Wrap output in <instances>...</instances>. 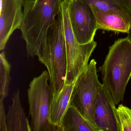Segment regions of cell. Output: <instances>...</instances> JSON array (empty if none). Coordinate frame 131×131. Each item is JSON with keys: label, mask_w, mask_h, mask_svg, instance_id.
I'll use <instances>...</instances> for the list:
<instances>
[{"label": "cell", "mask_w": 131, "mask_h": 131, "mask_svg": "<svg viewBox=\"0 0 131 131\" xmlns=\"http://www.w3.org/2000/svg\"><path fill=\"white\" fill-rule=\"evenodd\" d=\"M90 7L120 16L131 25V10L125 0H80ZM128 36L131 39V27Z\"/></svg>", "instance_id": "13"}, {"label": "cell", "mask_w": 131, "mask_h": 131, "mask_svg": "<svg viewBox=\"0 0 131 131\" xmlns=\"http://www.w3.org/2000/svg\"><path fill=\"white\" fill-rule=\"evenodd\" d=\"M48 71H43L31 81L27 90L29 113L31 117L32 131H57L59 127L52 125L49 120L50 107L52 95Z\"/></svg>", "instance_id": "4"}, {"label": "cell", "mask_w": 131, "mask_h": 131, "mask_svg": "<svg viewBox=\"0 0 131 131\" xmlns=\"http://www.w3.org/2000/svg\"><path fill=\"white\" fill-rule=\"evenodd\" d=\"M119 131H131V120L125 108L120 104L117 108Z\"/></svg>", "instance_id": "16"}, {"label": "cell", "mask_w": 131, "mask_h": 131, "mask_svg": "<svg viewBox=\"0 0 131 131\" xmlns=\"http://www.w3.org/2000/svg\"><path fill=\"white\" fill-rule=\"evenodd\" d=\"M115 105L111 93L103 84L95 105L94 116L98 131H119Z\"/></svg>", "instance_id": "8"}, {"label": "cell", "mask_w": 131, "mask_h": 131, "mask_svg": "<svg viewBox=\"0 0 131 131\" xmlns=\"http://www.w3.org/2000/svg\"><path fill=\"white\" fill-rule=\"evenodd\" d=\"M131 10V0H125Z\"/></svg>", "instance_id": "19"}, {"label": "cell", "mask_w": 131, "mask_h": 131, "mask_svg": "<svg viewBox=\"0 0 131 131\" xmlns=\"http://www.w3.org/2000/svg\"><path fill=\"white\" fill-rule=\"evenodd\" d=\"M62 128V131H97L76 108L72 106L64 116Z\"/></svg>", "instance_id": "14"}, {"label": "cell", "mask_w": 131, "mask_h": 131, "mask_svg": "<svg viewBox=\"0 0 131 131\" xmlns=\"http://www.w3.org/2000/svg\"><path fill=\"white\" fill-rule=\"evenodd\" d=\"M23 0H1L0 50L4 49L14 31L19 29L23 17Z\"/></svg>", "instance_id": "9"}, {"label": "cell", "mask_w": 131, "mask_h": 131, "mask_svg": "<svg viewBox=\"0 0 131 131\" xmlns=\"http://www.w3.org/2000/svg\"><path fill=\"white\" fill-rule=\"evenodd\" d=\"M74 83L67 85L64 84L62 88L57 92L52 93L50 107L49 120L55 126L59 127L61 131L64 116L71 106V97Z\"/></svg>", "instance_id": "10"}, {"label": "cell", "mask_w": 131, "mask_h": 131, "mask_svg": "<svg viewBox=\"0 0 131 131\" xmlns=\"http://www.w3.org/2000/svg\"><path fill=\"white\" fill-rule=\"evenodd\" d=\"M68 3L69 0H63L61 4L67 62L65 84L67 85L74 83L86 69L89 60L97 46V43L94 41L84 45L78 42L70 21Z\"/></svg>", "instance_id": "5"}, {"label": "cell", "mask_w": 131, "mask_h": 131, "mask_svg": "<svg viewBox=\"0 0 131 131\" xmlns=\"http://www.w3.org/2000/svg\"><path fill=\"white\" fill-rule=\"evenodd\" d=\"M39 61L47 68L53 93L65 84L67 69V57L62 11L49 30L42 56Z\"/></svg>", "instance_id": "3"}, {"label": "cell", "mask_w": 131, "mask_h": 131, "mask_svg": "<svg viewBox=\"0 0 131 131\" xmlns=\"http://www.w3.org/2000/svg\"><path fill=\"white\" fill-rule=\"evenodd\" d=\"M96 66V62L92 59L76 80L71 96V106L97 129L94 116L95 105L103 84L98 79Z\"/></svg>", "instance_id": "6"}, {"label": "cell", "mask_w": 131, "mask_h": 131, "mask_svg": "<svg viewBox=\"0 0 131 131\" xmlns=\"http://www.w3.org/2000/svg\"><path fill=\"white\" fill-rule=\"evenodd\" d=\"M103 84L111 93L115 105L122 102L131 78V39L128 36L110 47L104 63L99 68Z\"/></svg>", "instance_id": "2"}, {"label": "cell", "mask_w": 131, "mask_h": 131, "mask_svg": "<svg viewBox=\"0 0 131 131\" xmlns=\"http://www.w3.org/2000/svg\"><path fill=\"white\" fill-rule=\"evenodd\" d=\"M12 100L13 103L6 115L7 131H32L20 103L19 90L14 93Z\"/></svg>", "instance_id": "11"}, {"label": "cell", "mask_w": 131, "mask_h": 131, "mask_svg": "<svg viewBox=\"0 0 131 131\" xmlns=\"http://www.w3.org/2000/svg\"><path fill=\"white\" fill-rule=\"evenodd\" d=\"M10 69L11 65L6 58L5 52L3 51L0 54V95L3 100L8 95L11 80Z\"/></svg>", "instance_id": "15"}, {"label": "cell", "mask_w": 131, "mask_h": 131, "mask_svg": "<svg viewBox=\"0 0 131 131\" xmlns=\"http://www.w3.org/2000/svg\"><path fill=\"white\" fill-rule=\"evenodd\" d=\"M95 16L97 29L128 34L131 25L120 16L90 7Z\"/></svg>", "instance_id": "12"}, {"label": "cell", "mask_w": 131, "mask_h": 131, "mask_svg": "<svg viewBox=\"0 0 131 131\" xmlns=\"http://www.w3.org/2000/svg\"><path fill=\"white\" fill-rule=\"evenodd\" d=\"M125 108L126 110V112L128 113V115L129 116V118H130V119L131 120V109L129 108H128V107H126V106H125Z\"/></svg>", "instance_id": "18"}, {"label": "cell", "mask_w": 131, "mask_h": 131, "mask_svg": "<svg viewBox=\"0 0 131 131\" xmlns=\"http://www.w3.org/2000/svg\"><path fill=\"white\" fill-rule=\"evenodd\" d=\"M62 0H25L19 29L29 57L42 56L49 30L61 11Z\"/></svg>", "instance_id": "1"}, {"label": "cell", "mask_w": 131, "mask_h": 131, "mask_svg": "<svg viewBox=\"0 0 131 131\" xmlns=\"http://www.w3.org/2000/svg\"><path fill=\"white\" fill-rule=\"evenodd\" d=\"M3 100L0 99V131H7L6 115L5 114Z\"/></svg>", "instance_id": "17"}, {"label": "cell", "mask_w": 131, "mask_h": 131, "mask_svg": "<svg viewBox=\"0 0 131 131\" xmlns=\"http://www.w3.org/2000/svg\"><path fill=\"white\" fill-rule=\"evenodd\" d=\"M68 12L71 27L78 42L84 45L93 42L98 29L91 7L80 0H69Z\"/></svg>", "instance_id": "7"}]
</instances>
